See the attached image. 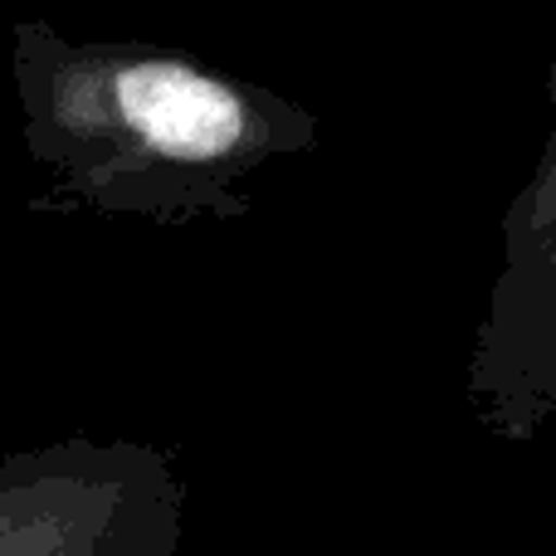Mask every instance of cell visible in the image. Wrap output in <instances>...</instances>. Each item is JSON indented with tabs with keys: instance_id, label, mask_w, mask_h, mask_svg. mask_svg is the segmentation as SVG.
<instances>
[{
	"instance_id": "1",
	"label": "cell",
	"mask_w": 556,
	"mask_h": 556,
	"mask_svg": "<svg viewBox=\"0 0 556 556\" xmlns=\"http://www.w3.org/2000/svg\"><path fill=\"white\" fill-rule=\"evenodd\" d=\"M15 93L29 156L68 201L162 225L240 220V186L317 142V117L293 98L176 49L64 39L49 25L15 29Z\"/></svg>"
},
{
	"instance_id": "2",
	"label": "cell",
	"mask_w": 556,
	"mask_h": 556,
	"mask_svg": "<svg viewBox=\"0 0 556 556\" xmlns=\"http://www.w3.org/2000/svg\"><path fill=\"white\" fill-rule=\"evenodd\" d=\"M186 483L156 444L54 440L0 454V556H181Z\"/></svg>"
},
{
	"instance_id": "3",
	"label": "cell",
	"mask_w": 556,
	"mask_h": 556,
	"mask_svg": "<svg viewBox=\"0 0 556 556\" xmlns=\"http://www.w3.org/2000/svg\"><path fill=\"white\" fill-rule=\"evenodd\" d=\"M469 401L503 444H532L556 415V59L552 137L503 215V269L473 332Z\"/></svg>"
}]
</instances>
